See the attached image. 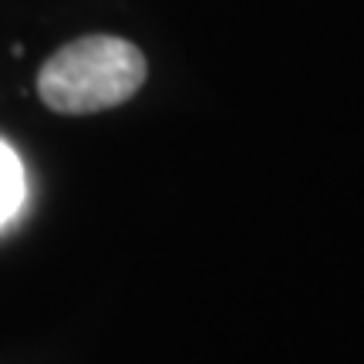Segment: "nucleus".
I'll return each mask as SVG.
<instances>
[{
	"instance_id": "1",
	"label": "nucleus",
	"mask_w": 364,
	"mask_h": 364,
	"mask_svg": "<svg viewBox=\"0 0 364 364\" xmlns=\"http://www.w3.org/2000/svg\"><path fill=\"white\" fill-rule=\"evenodd\" d=\"M145 81L142 51L122 38L95 34L65 44L41 68L38 91L44 105L65 115H91L129 102Z\"/></svg>"
},
{
	"instance_id": "2",
	"label": "nucleus",
	"mask_w": 364,
	"mask_h": 364,
	"mask_svg": "<svg viewBox=\"0 0 364 364\" xmlns=\"http://www.w3.org/2000/svg\"><path fill=\"white\" fill-rule=\"evenodd\" d=\"M24 162L11 145L0 142V226H7L17 216V209L24 206Z\"/></svg>"
}]
</instances>
